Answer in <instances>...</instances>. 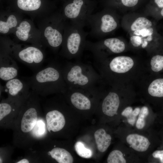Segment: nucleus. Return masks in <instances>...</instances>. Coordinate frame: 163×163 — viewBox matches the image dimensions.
<instances>
[{"label":"nucleus","mask_w":163,"mask_h":163,"mask_svg":"<svg viewBox=\"0 0 163 163\" xmlns=\"http://www.w3.org/2000/svg\"><path fill=\"white\" fill-rule=\"evenodd\" d=\"M31 89L42 95L64 92L67 88L64 80L62 67L56 62H51L32 76L25 78Z\"/></svg>","instance_id":"nucleus-1"},{"label":"nucleus","mask_w":163,"mask_h":163,"mask_svg":"<svg viewBox=\"0 0 163 163\" xmlns=\"http://www.w3.org/2000/svg\"><path fill=\"white\" fill-rule=\"evenodd\" d=\"M41 18L39 29L42 45L57 51L62 43L66 20L61 13H52Z\"/></svg>","instance_id":"nucleus-2"},{"label":"nucleus","mask_w":163,"mask_h":163,"mask_svg":"<svg viewBox=\"0 0 163 163\" xmlns=\"http://www.w3.org/2000/svg\"><path fill=\"white\" fill-rule=\"evenodd\" d=\"M62 72L67 88L96 89L99 77L91 67L79 62H69L62 67Z\"/></svg>","instance_id":"nucleus-3"},{"label":"nucleus","mask_w":163,"mask_h":163,"mask_svg":"<svg viewBox=\"0 0 163 163\" xmlns=\"http://www.w3.org/2000/svg\"><path fill=\"white\" fill-rule=\"evenodd\" d=\"M85 25L72 22L66 23L60 54L68 59L78 58L85 49L88 33L84 29Z\"/></svg>","instance_id":"nucleus-4"},{"label":"nucleus","mask_w":163,"mask_h":163,"mask_svg":"<svg viewBox=\"0 0 163 163\" xmlns=\"http://www.w3.org/2000/svg\"><path fill=\"white\" fill-rule=\"evenodd\" d=\"M8 49L13 58L33 69L40 67L44 61L45 53L42 47L36 45L23 46L7 41Z\"/></svg>","instance_id":"nucleus-5"},{"label":"nucleus","mask_w":163,"mask_h":163,"mask_svg":"<svg viewBox=\"0 0 163 163\" xmlns=\"http://www.w3.org/2000/svg\"><path fill=\"white\" fill-rule=\"evenodd\" d=\"M86 25L90 28V34L99 39L104 34L111 32L117 27V23L110 14L102 12L93 13L88 18Z\"/></svg>","instance_id":"nucleus-6"},{"label":"nucleus","mask_w":163,"mask_h":163,"mask_svg":"<svg viewBox=\"0 0 163 163\" xmlns=\"http://www.w3.org/2000/svg\"><path fill=\"white\" fill-rule=\"evenodd\" d=\"M84 0H73L64 8L62 13L64 18L70 22L86 25L88 18L93 13V9L84 6Z\"/></svg>","instance_id":"nucleus-7"},{"label":"nucleus","mask_w":163,"mask_h":163,"mask_svg":"<svg viewBox=\"0 0 163 163\" xmlns=\"http://www.w3.org/2000/svg\"><path fill=\"white\" fill-rule=\"evenodd\" d=\"M16 39L42 47L41 33L30 20H22L13 31Z\"/></svg>","instance_id":"nucleus-8"},{"label":"nucleus","mask_w":163,"mask_h":163,"mask_svg":"<svg viewBox=\"0 0 163 163\" xmlns=\"http://www.w3.org/2000/svg\"><path fill=\"white\" fill-rule=\"evenodd\" d=\"M18 68L13 58L10 55L8 51L0 49V78L4 81L17 77Z\"/></svg>","instance_id":"nucleus-9"},{"label":"nucleus","mask_w":163,"mask_h":163,"mask_svg":"<svg viewBox=\"0 0 163 163\" xmlns=\"http://www.w3.org/2000/svg\"><path fill=\"white\" fill-rule=\"evenodd\" d=\"M3 88L10 97H16L20 95H28L30 88L26 80L16 77L6 81Z\"/></svg>","instance_id":"nucleus-10"},{"label":"nucleus","mask_w":163,"mask_h":163,"mask_svg":"<svg viewBox=\"0 0 163 163\" xmlns=\"http://www.w3.org/2000/svg\"><path fill=\"white\" fill-rule=\"evenodd\" d=\"M20 13H3L1 15L0 33L6 34L14 31L22 20Z\"/></svg>","instance_id":"nucleus-11"},{"label":"nucleus","mask_w":163,"mask_h":163,"mask_svg":"<svg viewBox=\"0 0 163 163\" xmlns=\"http://www.w3.org/2000/svg\"><path fill=\"white\" fill-rule=\"evenodd\" d=\"M125 140L130 147L138 152H146L151 145V142L147 137L138 133L129 134L126 136Z\"/></svg>","instance_id":"nucleus-12"},{"label":"nucleus","mask_w":163,"mask_h":163,"mask_svg":"<svg viewBox=\"0 0 163 163\" xmlns=\"http://www.w3.org/2000/svg\"><path fill=\"white\" fill-rule=\"evenodd\" d=\"M87 45L92 47L106 48L115 53H122L124 50L125 48L124 43L117 38H107L103 40L95 43L88 41Z\"/></svg>","instance_id":"nucleus-13"},{"label":"nucleus","mask_w":163,"mask_h":163,"mask_svg":"<svg viewBox=\"0 0 163 163\" xmlns=\"http://www.w3.org/2000/svg\"><path fill=\"white\" fill-rule=\"evenodd\" d=\"M134 64L130 57L120 56L113 58L109 64V68L112 72L118 74L123 73L129 71Z\"/></svg>","instance_id":"nucleus-14"},{"label":"nucleus","mask_w":163,"mask_h":163,"mask_svg":"<svg viewBox=\"0 0 163 163\" xmlns=\"http://www.w3.org/2000/svg\"><path fill=\"white\" fill-rule=\"evenodd\" d=\"M120 104L118 94L114 92H110L103 100L102 110L104 114L113 117L117 113Z\"/></svg>","instance_id":"nucleus-15"},{"label":"nucleus","mask_w":163,"mask_h":163,"mask_svg":"<svg viewBox=\"0 0 163 163\" xmlns=\"http://www.w3.org/2000/svg\"><path fill=\"white\" fill-rule=\"evenodd\" d=\"M47 129L49 131L56 132L61 130L65 124L63 114L59 111L53 110L48 112L46 115Z\"/></svg>","instance_id":"nucleus-16"},{"label":"nucleus","mask_w":163,"mask_h":163,"mask_svg":"<svg viewBox=\"0 0 163 163\" xmlns=\"http://www.w3.org/2000/svg\"><path fill=\"white\" fill-rule=\"evenodd\" d=\"M35 108L30 107L25 111L22 117L21 124L22 131L24 133L30 131L36 124L37 119Z\"/></svg>","instance_id":"nucleus-17"},{"label":"nucleus","mask_w":163,"mask_h":163,"mask_svg":"<svg viewBox=\"0 0 163 163\" xmlns=\"http://www.w3.org/2000/svg\"><path fill=\"white\" fill-rule=\"evenodd\" d=\"M70 101L73 106L80 110H88L91 108V101L89 98L80 91H75L71 94Z\"/></svg>","instance_id":"nucleus-18"},{"label":"nucleus","mask_w":163,"mask_h":163,"mask_svg":"<svg viewBox=\"0 0 163 163\" xmlns=\"http://www.w3.org/2000/svg\"><path fill=\"white\" fill-rule=\"evenodd\" d=\"M41 5V0H17V5L21 11L25 12V14L32 16H35V12L38 11Z\"/></svg>","instance_id":"nucleus-19"},{"label":"nucleus","mask_w":163,"mask_h":163,"mask_svg":"<svg viewBox=\"0 0 163 163\" xmlns=\"http://www.w3.org/2000/svg\"><path fill=\"white\" fill-rule=\"evenodd\" d=\"M94 137L98 150L101 152H105L111 143V137L103 129H99L95 131Z\"/></svg>","instance_id":"nucleus-20"},{"label":"nucleus","mask_w":163,"mask_h":163,"mask_svg":"<svg viewBox=\"0 0 163 163\" xmlns=\"http://www.w3.org/2000/svg\"><path fill=\"white\" fill-rule=\"evenodd\" d=\"M48 154L59 163H72L73 158L71 154L66 149L58 147L55 148Z\"/></svg>","instance_id":"nucleus-21"},{"label":"nucleus","mask_w":163,"mask_h":163,"mask_svg":"<svg viewBox=\"0 0 163 163\" xmlns=\"http://www.w3.org/2000/svg\"><path fill=\"white\" fill-rule=\"evenodd\" d=\"M148 91L152 97H163V78H157L153 80L149 85Z\"/></svg>","instance_id":"nucleus-22"},{"label":"nucleus","mask_w":163,"mask_h":163,"mask_svg":"<svg viewBox=\"0 0 163 163\" xmlns=\"http://www.w3.org/2000/svg\"><path fill=\"white\" fill-rule=\"evenodd\" d=\"M107 161L108 163H126L127 162L123 152L118 150L111 151L108 156Z\"/></svg>","instance_id":"nucleus-23"},{"label":"nucleus","mask_w":163,"mask_h":163,"mask_svg":"<svg viewBox=\"0 0 163 163\" xmlns=\"http://www.w3.org/2000/svg\"><path fill=\"white\" fill-rule=\"evenodd\" d=\"M152 26V22L147 18L140 17L137 18L132 23L131 30L135 31L144 28H149Z\"/></svg>","instance_id":"nucleus-24"},{"label":"nucleus","mask_w":163,"mask_h":163,"mask_svg":"<svg viewBox=\"0 0 163 163\" xmlns=\"http://www.w3.org/2000/svg\"><path fill=\"white\" fill-rule=\"evenodd\" d=\"M75 150L78 155L85 158H91L92 155V151L86 148L82 142H77L74 145Z\"/></svg>","instance_id":"nucleus-25"},{"label":"nucleus","mask_w":163,"mask_h":163,"mask_svg":"<svg viewBox=\"0 0 163 163\" xmlns=\"http://www.w3.org/2000/svg\"><path fill=\"white\" fill-rule=\"evenodd\" d=\"M149 113V110L146 106H143L140 109L138 117L136 123V128L139 129L143 128L145 125V119Z\"/></svg>","instance_id":"nucleus-26"},{"label":"nucleus","mask_w":163,"mask_h":163,"mask_svg":"<svg viewBox=\"0 0 163 163\" xmlns=\"http://www.w3.org/2000/svg\"><path fill=\"white\" fill-rule=\"evenodd\" d=\"M150 65L152 70L155 72H160L163 69V56L157 55L151 59Z\"/></svg>","instance_id":"nucleus-27"},{"label":"nucleus","mask_w":163,"mask_h":163,"mask_svg":"<svg viewBox=\"0 0 163 163\" xmlns=\"http://www.w3.org/2000/svg\"><path fill=\"white\" fill-rule=\"evenodd\" d=\"M14 111V109H12L11 104L6 102H3L0 104V120L9 114L11 110Z\"/></svg>","instance_id":"nucleus-28"},{"label":"nucleus","mask_w":163,"mask_h":163,"mask_svg":"<svg viewBox=\"0 0 163 163\" xmlns=\"http://www.w3.org/2000/svg\"><path fill=\"white\" fill-rule=\"evenodd\" d=\"M34 127V133L36 135L40 136L44 133L45 124L42 121L39 120L37 122Z\"/></svg>","instance_id":"nucleus-29"},{"label":"nucleus","mask_w":163,"mask_h":163,"mask_svg":"<svg viewBox=\"0 0 163 163\" xmlns=\"http://www.w3.org/2000/svg\"><path fill=\"white\" fill-rule=\"evenodd\" d=\"M154 33V30L151 27L149 28H144L141 30H137L134 31V34L137 36L141 35L143 37L152 35Z\"/></svg>","instance_id":"nucleus-30"},{"label":"nucleus","mask_w":163,"mask_h":163,"mask_svg":"<svg viewBox=\"0 0 163 163\" xmlns=\"http://www.w3.org/2000/svg\"><path fill=\"white\" fill-rule=\"evenodd\" d=\"M130 40L132 45L136 47L139 46L142 44L143 42L142 37L137 35L132 36Z\"/></svg>","instance_id":"nucleus-31"},{"label":"nucleus","mask_w":163,"mask_h":163,"mask_svg":"<svg viewBox=\"0 0 163 163\" xmlns=\"http://www.w3.org/2000/svg\"><path fill=\"white\" fill-rule=\"evenodd\" d=\"M152 156L155 158L159 160L160 162L163 163V150H158L154 151Z\"/></svg>","instance_id":"nucleus-32"},{"label":"nucleus","mask_w":163,"mask_h":163,"mask_svg":"<svg viewBox=\"0 0 163 163\" xmlns=\"http://www.w3.org/2000/svg\"><path fill=\"white\" fill-rule=\"evenodd\" d=\"M133 110V109L131 107L129 106L127 107L122 111L121 113V115L127 119L132 116H133L132 114Z\"/></svg>","instance_id":"nucleus-33"},{"label":"nucleus","mask_w":163,"mask_h":163,"mask_svg":"<svg viewBox=\"0 0 163 163\" xmlns=\"http://www.w3.org/2000/svg\"><path fill=\"white\" fill-rule=\"evenodd\" d=\"M122 4L125 6L131 7L137 4L138 0H121Z\"/></svg>","instance_id":"nucleus-34"},{"label":"nucleus","mask_w":163,"mask_h":163,"mask_svg":"<svg viewBox=\"0 0 163 163\" xmlns=\"http://www.w3.org/2000/svg\"><path fill=\"white\" fill-rule=\"evenodd\" d=\"M154 2L157 7L161 10L163 8V0H154Z\"/></svg>","instance_id":"nucleus-35"},{"label":"nucleus","mask_w":163,"mask_h":163,"mask_svg":"<svg viewBox=\"0 0 163 163\" xmlns=\"http://www.w3.org/2000/svg\"><path fill=\"white\" fill-rule=\"evenodd\" d=\"M140 110V109L139 107L136 108L133 111V115L135 117H137L139 115Z\"/></svg>","instance_id":"nucleus-36"},{"label":"nucleus","mask_w":163,"mask_h":163,"mask_svg":"<svg viewBox=\"0 0 163 163\" xmlns=\"http://www.w3.org/2000/svg\"><path fill=\"white\" fill-rule=\"evenodd\" d=\"M148 44V41L145 39L144 40L142 44V46L143 48H145L146 47Z\"/></svg>","instance_id":"nucleus-37"},{"label":"nucleus","mask_w":163,"mask_h":163,"mask_svg":"<svg viewBox=\"0 0 163 163\" xmlns=\"http://www.w3.org/2000/svg\"><path fill=\"white\" fill-rule=\"evenodd\" d=\"M29 161L26 159H23L16 162L17 163H29Z\"/></svg>","instance_id":"nucleus-38"},{"label":"nucleus","mask_w":163,"mask_h":163,"mask_svg":"<svg viewBox=\"0 0 163 163\" xmlns=\"http://www.w3.org/2000/svg\"><path fill=\"white\" fill-rule=\"evenodd\" d=\"M153 39L152 35H150L147 38L145 39L147 41H151Z\"/></svg>","instance_id":"nucleus-39"},{"label":"nucleus","mask_w":163,"mask_h":163,"mask_svg":"<svg viewBox=\"0 0 163 163\" xmlns=\"http://www.w3.org/2000/svg\"><path fill=\"white\" fill-rule=\"evenodd\" d=\"M160 14L161 17H163V8L160 11Z\"/></svg>","instance_id":"nucleus-40"},{"label":"nucleus","mask_w":163,"mask_h":163,"mask_svg":"<svg viewBox=\"0 0 163 163\" xmlns=\"http://www.w3.org/2000/svg\"></svg>","instance_id":"nucleus-41"}]
</instances>
